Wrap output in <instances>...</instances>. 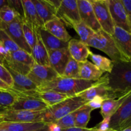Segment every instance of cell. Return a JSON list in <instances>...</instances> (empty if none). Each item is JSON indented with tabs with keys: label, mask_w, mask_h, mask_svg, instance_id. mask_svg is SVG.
I'll list each match as a JSON object with an SVG mask.
<instances>
[{
	"label": "cell",
	"mask_w": 131,
	"mask_h": 131,
	"mask_svg": "<svg viewBox=\"0 0 131 131\" xmlns=\"http://www.w3.org/2000/svg\"><path fill=\"white\" fill-rule=\"evenodd\" d=\"M107 76V87L115 98L131 92V62L114 63L112 70Z\"/></svg>",
	"instance_id": "1"
},
{
	"label": "cell",
	"mask_w": 131,
	"mask_h": 131,
	"mask_svg": "<svg viewBox=\"0 0 131 131\" xmlns=\"http://www.w3.org/2000/svg\"><path fill=\"white\" fill-rule=\"evenodd\" d=\"M97 81L59 76L53 81L38 87V92L54 91L70 97H74L94 85Z\"/></svg>",
	"instance_id": "2"
},
{
	"label": "cell",
	"mask_w": 131,
	"mask_h": 131,
	"mask_svg": "<svg viewBox=\"0 0 131 131\" xmlns=\"http://www.w3.org/2000/svg\"><path fill=\"white\" fill-rule=\"evenodd\" d=\"M88 47L101 50L106 53L113 63L128 61L120 51L112 35L101 29L95 32L86 43Z\"/></svg>",
	"instance_id": "3"
},
{
	"label": "cell",
	"mask_w": 131,
	"mask_h": 131,
	"mask_svg": "<svg viewBox=\"0 0 131 131\" xmlns=\"http://www.w3.org/2000/svg\"><path fill=\"white\" fill-rule=\"evenodd\" d=\"M86 103L85 101L78 96L70 97L45 110L43 122L46 124L55 123L63 116L75 111Z\"/></svg>",
	"instance_id": "4"
},
{
	"label": "cell",
	"mask_w": 131,
	"mask_h": 131,
	"mask_svg": "<svg viewBox=\"0 0 131 131\" xmlns=\"http://www.w3.org/2000/svg\"><path fill=\"white\" fill-rule=\"evenodd\" d=\"M2 64L17 72L27 75L35 64V61L31 54L19 49L15 52L8 54Z\"/></svg>",
	"instance_id": "5"
},
{
	"label": "cell",
	"mask_w": 131,
	"mask_h": 131,
	"mask_svg": "<svg viewBox=\"0 0 131 131\" xmlns=\"http://www.w3.org/2000/svg\"><path fill=\"white\" fill-rule=\"evenodd\" d=\"M10 90L16 93L17 98L10 109L31 111H43L49 108L47 104L38 97V91L33 93H20Z\"/></svg>",
	"instance_id": "6"
},
{
	"label": "cell",
	"mask_w": 131,
	"mask_h": 131,
	"mask_svg": "<svg viewBox=\"0 0 131 131\" xmlns=\"http://www.w3.org/2000/svg\"><path fill=\"white\" fill-rule=\"evenodd\" d=\"M43 111H31L7 109L0 112L1 122H43Z\"/></svg>",
	"instance_id": "7"
},
{
	"label": "cell",
	"mask_w": 131,
	"mask_h": 131,
	"mask_svg": "<svg viewBox=\"0 0 131 131\" xmlns=\"http://www.w3.org/2000/svg\"><path fill=\"white\" fill-rule=\"evenodd\" d=\"M91 2L101 29L106 33L113 35L115 26L109 9L108 0H91Z\"/></svg>",
	"instance_id": "8"
},
{
	"label": "cell",
	"mask_w": 131,
	"mask_h": 131,
	"mask_svg": "<svg viewBox=\"0 0 131 131\" xmlns=\"http://www.w3.org/2000/svg\"><path fill=\"white\" fill-rule=\"evenodd\" d=\"M23 18L18 16L14 21L8 24L0 23V29L5 31L12 40L21 49L31 54L30 48L26 41L23 30Z\"/></svg>",
	"instance_id": "9"
},
{
	"label": "cell",
	"mask_w": 131,
	"mask_h": 131,
	"mask_svg": "<svg viewBox=\"0 0 131 131\" xmlns=\"http://www.w3.org/2000/svg\"><path fill=\"white\" fill-rule=\"evenodd\" d=\"M56 17L69 28L81 21L77 0H61L56 11Z\"/></svg>",
	"instance_id": "10"
},
{
	"label": "cell",
	"mask_w": 131,
	"mask_h": 131,
	"mask_svg": "<svg viewBox=\"0 0 131 131\" xmlns=\"http://www.w3.org/2000/svg\"><path fill=\"white\" fill-rule=\"evenodd\" d=\"M60 75L50 66L42 65L35 62L27 77L37 86L40 87L53 81Z\"/></svg>",
	"instance_id": "11"
},
{
	"label": "cell",
	"mask_w": 131,
	"mask_h": 131,
	"mask_svg": "<svg viewBox=\"0 0 131 131\" xmlns=\"http://www.w3.org/2000/svg\"><path fill=\"white\" fill-rule=\"evenodd\" d=\"M76 96L81 97L86 102H89L96 97H101L104 100L109 99H116L107 87V74L97 81L94 85L81 92Z\"/></svg>",
	"instance_id": "12"
},
{
	"label": "cell",
	"mask_w": 131,
	"mask_h": 131,
	"mask_svg": "<svg viewBox=\"0 0 131 131\" xmlns=\"http://www.w3.org/2000/svg\"><path fill=\"white\" fill-rule=\"evenodd\" d=\"M109 9L115 26L122 28L131 34V26L121 0H108Z\"/></svg>",
	"instance_id": "13"
},
{
	"label": "cell",
	"mask_w": 131,
	"mask_h": 131,
	"mask_svg": "<svg viewBox=\"0 0 131 131\" xmlns=\"http://www.w3.org/2000/svg\"><path fill=\"white\" fill-rule=\"evenodd\" d=\"M81 20L95 32L101 30V27L97 20L93 6L90 0H77Z\"/></svg>",
	"instance_id": "14"
},
{
	"label": "cell",
	"mask_w": 131,
	"mask_h": 131,
	"mask_svg": "<svg viewBox=\"0 0 131 131\" xmlns=\"http://www.w3.org/2000/svg\"><path fill=\"white\" fill-rule=\"evenodd\" d=\"M131 116V92L125 98L117 111L110 118V128L120 130L122 125Z\"/></svg>",
	"instance_id": "15"
},
{
	"label": "cell",
	"mask_w": 131,
	"mask_h": 131,
	"mask_svg": "<svg viewBox=\"0 0 131 131\" xmlns=\"http://www.w3.org/2000/svg\"><path fill=\"white\" fill-rule=\"evenodd\" d=\"M4 66L11 74L14 82L12 87L10 88V89L20 93H33L38 91V87L27 77V75L17 72L7 66Z\"/></svg>",
	"instance_id": "16"
},
{
	"label": "cell",
	"mask_w": 131,
	"mask_h": 131,
	"mask_svg": "<svg viewBox=\"0 0 131 131\" xmlns=\"http://www.w3.org/2000/svg\"><path fill=\"white\" fill-rule=\"evenodd\" d=\"M48 54L50 67L52 68L60 76H61L65 67L70 58L68 49L54 50L49 52Z\"/></svg>",
	"instance_id": "17"
},
{
	"label": "cell",
	"mask_w": 131,
	"mask_h": 131,
	"mask_svg": "<svg viewBox=\"0 0 131 131\" xmlns=\"http://www.w3.org/2000/svg\"><path fill=\"white\" fill-rule=\"evenodd\" d=\"M23 8V20L34 29L43 27V23L40 18L32 0L21 1Z\"/></svg>",
	"instance_id": "18"
},
{
	"label": "cell",
	"mask_w": 131,
	"mask_h": 131,
	"mask_svg": "<svg viewBox=\"0 0 131 131\" xmlns=\"http://www.w3.org/2000/svg\"><path fill=\"white\" fill-rule=\"evenodd\" d=\"M68 51L70 57L78 63L86 61L92 51L89 47L80 40L72 38L68 43Z\"/></svg>",
	"instance_id": "19"
},
{
	"label": "cell",
	"mask_w": 131,
	"mask_h": 131,
	"mask_svg": "<svg viewBox=\"0 0 131 131\" xmlns=\"http://www.w3.org/2000/svg\"><path fill=\"white\" fill-rule=\"evenodd\" d=\"M113 37L124 56L131 62V34L118 27H115Z\"/></svg>",
	"instance_id": "20"
},
{
	"label": "cell",
	"mask_w": 131,
	"mask_h": 131,
	"mask_svg": "<svg viewBox=\"0 0 131 131\" xmlns=\"http://www.w3.org/2000/svg\"><path fill=\"white\" fill-rule=\"evenodd\" d=\"M43 28L55 37L65 42L72 39L71 36L67 31L64 23L58 18H55L45 23Z\"/></svg>",
	"instance_id": "21"
},
{
	"label": "cell",
	"mask_w": 131,
	"mask_h": 131,
	"mask_svg": "<svg viewBox=\"0 0 131 131\" xmlns=\"http://www.w3.org/2000/svg\"><path fill=\"white\" fill-rule=\"evenodd\" d=\"M38 33L48 52L54 50L67 48L69 42H63L57 38L49 33L43 27L38 28Z\"/></svg>",
	"instance_id": "22"
},
{
	"label": "cell",
	"mask_w": 131,
	"mask_h": 131,
	"mask_svg": "<svg viewBox=\"0 0 131 131\" xmlns=\"http://www.w3.org/2000/svg\"><path fill=\"white\" fill-rule=\"evenodd\" d=\"M80 79L90 81H97L102 78L103 72L93 63L86 61L79 63Z\"/></svg>",
	"instance_id": "23"
},
{
	"label": "cell",
	"mask_w": 131,
	"mask_h": 131,
	"mask_svg": "<svg viewBox=\"0 0 131 131\" xmlns=\"http://www.w3.org/2000/svg\"><path fill=\"white\" fill-rule=\"evenodd\" d=\"M32 1L43 24L56 18V11L47 0H32Z\"/></svg>",
	"instance_id": "24"
},
{
	"label": "cell",
	"mask_w": 131,
	"mask_h": 131,
	"mask_svg": "<svg viewBox=\"0 0 131 131\" xmlns=\"http://www.w3.org/2000/svg\"><path fill=\"white\" fill-rule=\"evenodd\" d=\"M46 125V124L43 122H1L0 129L6 131H31L41 129Z\"/></svg>",
	"instance_id": "25"
},
{
	"label": "cell",
	"mask_w": 131,
	"mask_h": 131,
	"mask_svg": "<svg viewBox=\"0 0 131 131\" xmlns=\"http://www.w3.org/2000/svg\"><path fill=\"white\" fill-rule=\"evenodd\" d=\"M130 92H128L117 99H109L104 100L101 107V114L103 117V119L111 117V116H113L117 111L120 105L122 104L124 100Z\"/></svg>",
	"instance_id": "26"
},
{
	"label": "cell",
	"mask_w": 131,
	"mask_h": 131,
	"mask_svg": "<svg viewBox=\"0 0 131 131\" xmlns=\"http://www.w3.org/2000/svg\"><path fill=\"white\" fill-rule=\"evenodd\" d=\"M31 55L36 63L50 66L48 52L40 37L38 33V29H37V42L31 50Z\"/></svg>",
	"instance_id": "27"
},
{
	"label": "cell",
	"mask_w": 131,
	"mask_h": 131,
	"mask_svg": "<svg viewBox=\"0 0 131 131\" xmlns=\"http://www.w3.org/2000/svg\"><path fill=\"white\" fill-rule=\"evenodd\" d=\"M38 97L46 102L49 107L55 106L70 98V96L54 91H42L38 92Z\"/></svg>",
	"instance_id": "28"
},
{
	"label": "cell",
	"mask_w": 131,
	"mask_h": 131,
	"mask_svg": "<svg viewBox=\"0 0 131 131\" xmlns=\"http://www.w3.org/2000/svg\"><path fill=\"white\" fill-rule=\"evenodd\" d=\"M92 109L86 104L75 111V127L79 128H86L90 120Z\"/></svg>",
	"instance_id": "29"
},
{
	"label": "cell",
	"mask_w": 131,
	"mask_h": 131,
	"mask_svg": "<svg viewBox=\"0 0 131 131\" xmlns=\"http://www.w3.org/2000/svg\"><path fill=\"white\" fill-rule=\"evenodd\" d=\"M89 57L93 63L102 72H107V74L111 72L113 67L114 63L110 59L92 52L90 53Z\"/></svg>",
	"instance_id": "30"
},
{
	"label": "cell",
	"mask_w": 131,
	"mask_h": 131,
	"mask_svg": "<svg viewBox=\"0 0 131 131\" xmlns=\"http://www.w3.org/2000/svg\"><path fill=\"white\" fill-rule=\"evenodd\" d=\"M17 98V94L9 89L0 90V112L10 108Z\"/></svg>",
	"instance_id": "31"
},
{
	"label": "cell",
	"mask_w": 131,
	"mask_h": 131,
	"mask_svg": "<svg viewBox=\"0 0 131 131\" xmlns=\"http://www.w3.org/2000/svg\"><path fill=\"white\" fill-rule=\"evenodd\" d=\"M72 28H74L79 36L80 40L84 42L86 44L88 40L93 35L95 31L92 29H91L89 26L84 24L83 22L81 20L79 23H76L73 26Z\"/></svg>",
	"instance_id": "32"
},
{
	"label": "cell",
	"mask_w": 131,
	"mask_h": 131,
	"mask_svg": "<svg viewBox=\"0 0 131 131\" xmlns=\"http://www.w3.org/2000/svg\"><path fill=\"white\" fill-rule=\"evenodd\" d=\"M61 77L73 79H80L79 63L70 57Z\"/></svg>",
	"instance_id": "33"
},
{
	"label": "cell",
	"mask_w": 131,
	"mask_h": 131,
	"mask_svg": "<svg viewBox=\"0 0 131 131\" xmlns=\"http://www.w3.org/2000/svg\"><path fill=\"white\" fill-rule=\"evenodd\" d=\"M0 43L4 47L8 54L15 52L20 49L9 37L8 35L5 31L1 29H0Z\"/></svg>",
	"instance_id": "34"
},
{
	"label": "cell",
	"mask_w": 131,
	"mask_h": 131,
	"mask_svg": "<svg viewBox=\"0 0 131 131\" xmlns=\"http://www.w3.org/2000/svg\"><path fill=\"white\" fill-rule=\"evenodd\" d=\"M37 29H36L31 27L30 26L28 25L23 20V30L24 38H25L27 43L30 47L31 50L33 48L35 45L36 42H37Z\"/></svg>",
	"instance_id": "35"
},
{
	"label": "cell",
	"mask_w": 131,
	"mask_h": 131,
	"mask_svg": "<svg viewBox=\"0 0 131 131\" xmlns=\"http://www.w3.org/2000/svg\"><path fill=\"white\" fill-rule=\"evenodd\" d=\"M18 16L20 15L9 6H5L0 9V23L8 24L14 21Z\"/></svg>",
	"instance_id": "36"
},
{
	"label": "cell",
	"mask_w": 131,
	"mask_h": 131,
	"mask_svg": "<svg viewBox=\"0 0 131 131\" xmlns=\"http://www.w3.org/2000/svg\"><path fill=\"white\" fill-rule=\"evenodd\" d=\"M56 124L61 129H69L75 127V111L69 115H66L56 121Z\"/></svg>",
	"instance_id": "37"
},
{
	"label": "cell",
	"mask_w": 131,
	"mask_h": 131,
	"mask_svg": "<svg viewBox=\"0 0 131 131\" xmlns=\"http://www.w3.org/2000/svg\"><path fill=\"white\" fill-rule=\"evenodd\" d=\"M0 79L5 82L8 86H9L10 88L12 87L14 82L11 74H10L7 69L1 63H0Z\"/></svg>",
	"instance_id": "38"
},
{
	"label": "cell",
	"mask_w": 131,
	"mask_h": 131,
	"mask_svg": "<svg viewBox=\"0 0 131 131\" xmlns=\"http://www.w3.org/2000/svg\"><path fill=\"white\" fill-rule=\"evenodd\" d=\"M8 6L15 10L23 18V8L21 1L17 0H9Z\"/></svg>",
	"instance_id": "39"
},
{
	"label": "cell",
	"mask_w": 131,
	"mask_h": 131,
	"mask_svg": "<svg viewBox=\"0 0 131 131\" xmlns=\"http://www.w3.org/2000/svg\"><path fill=\"white\" fill-rule=\"evenodd\" d=\"M104 101L103 98L101 97H96L92 100L86 103L87 106H89L90 108L92 109V110H94L95 109L101 108L102 106V102Z\"/></svg>",
	"instance_id": "40"
},
{
	"label": "cell",
	"mask_w": 131,
	"mask_h": 131,
	"mask_svg": "<svg viewBox=\"0 0 131 131\" xmlns=\"http://www.w3.org/2000/svg\"><path fill=\"white\" fill-rule=\"evenodd\" d=\"M110 118L111 117L106 118H104L103 120L97 126H96V129L98 131H106L108 130L110 128Z\"/></svg>",
	"instance_id": "41"
},
{
	"label": "cell",
	"mask_w": 131,
	"mask_h": 131,
	"mask_svg": "<svg viewBox=\"0 0 131 131\" xmlns=\"http://www.w3.org/2000/svg\"><path fill=\"white\" fill-rule=\"evenodd\" d=\"M122 3L128 16L131 15V0H121Z\"/></svg>",
	"instance_id": "42"
},
{
	"label": "cell",
	"mask_w": 131,
	"mask_h": 131,
	"mask_svg": "<svg viewBox=\"0 0 131 131\" xmlns=\"http://www.w3.org/2000/svg\"><path fill=\"white\" fill-rule=\"evenodd\" d=\"M61 131H96V127L93 128H79L74 127L69 128V129H62Z\"/></svg>",
	"instance_id": "43"
},
{
	"label": "cell",
	"mask_w": 131,
	"mask_h": 131,
	"mask_svg": "<svg viewBox=\"0 0 131 131\" xmlns=\"http://www.w3.org/2000/svg\"><path fill=\"white\" fill-rule=\"evenodd\" d=\"M47 1L56 11H57L58 9L59 8L61 3V1L60 0H47Z\"/></svg>",
	"instance_id": "44"
},
{
	"label": "cell",
	"mask_w": 131,
	"mask_h": 131,
	"mask_svg": "<svg viewBox=\"0 0 131 131\" xmlns=\"http://www.w3.org/2000/svg\"><path fill=\"white\" fill-rule=\"evenodd\" d=\"M49 131H61L62 129L56 124V123H51L47 124Z\"/></svg>",
	"instance_id": "45"
},
{
	"label": "cell",
	"mask_w": 131,
	"mask_h": 131,
	"mask_svg": "<svg viewBox=\"0 0 131 131\" xmlns=\"http://www.w3.org/2000/svg\"><path fill=\"white\" fill-rule=\"evenodd\" d=\"M7 54V52L5 51L4 47H3L1 45V43H0V63H2V62L4 60V58H5V57Z\"/></svg>",
	"instance_id": "46"
},
{
	"label": "cell",
	"mask_w": 131,
	"mask_h": 131,
	"mask_svg": "<svg viewBox=\"0 0 131 131\" xmlns=\"http://www.w3.org/2000/svg\"><path fill=\"white\" fill-rule=\"evenodd\" d=\"M130 126H131V116L129 118V119H128V120H127V121L125 122L122 125L121 127H120V130L119 131H121L122 130H123V129H125V128L127 127H129Z\"/></svg>",
	"instance_id": "47"
},
{
	"label": "cell",
	"mask_w": 131,
	"mask_h": 131,
	"mask_svg": "<svg viewBox=\"0 0 131 131\" xmlns=\"http://www.w3.org/2000/svg\"><path fill=\"white\" fill-rule=\"evenodd\" d=\"M9 86H8L5 82L3 81L1 79H0V90H8L10 89Z\"/></svg>",
	"instance_id": "48"
},
{
	"label": "cell",
	"mask_w": 131,
	"mask_h": 131,
	"mask_svg": "<svg viewBox=\"0 0 131 131\" xmlns=\"http://www.w3.org/2000/svg\"><path fill=\"white\" fill-rule=\"evenodd\" d=\"M5 6H8V0H0V9Z\"/></svg>",
	"instance_id": "49"
},
{
	"label": "cell",
	"mask_w": 131,
	"mask_h": 131,
	"mask_svg": "<svg viewBox=\"0 0 131 131\" xmlns=\"http://www.w3.org/2000/svg\"><path fill=\"white\" fill-rule=\"evenodd\" d=\"M31 131H49L48 127H47V124H46V126H44L43 127L41 128V129H37V130H31Z\"/></svg>",
	"instance_id": "50"
},
{
	"label": "cell",
	"mask_w": 131,
	"mask_h": 131,
	"mask_svg": "<svg viewBox=\"0 0 131 131\" xmlns=\"http://www.w3.org/2000/svg\"><path fill=\"white\" fill-rule=\"evenodd\" d=\"M121 131H131V126L129 127L125 128V129H123V130H122Z\"/></svg>",
	"instance_id": "51"
},
{
	"label": "cell",
	"mask_w": 131,
	"mask_h": 131,
	"mask_svg": "<svg viewBox=\"0 0 131 131\" xmlns=\"http://www.w3.org/2000/svg\"><path fill=\"white\" fill-rule=\"evenodd\" d=\"M96 131H98V130H97V129H96ZM106 131H116V130H114V129H109L108 130H106Z\"/></svg>",
	"instance_id": "52"
},
{
	"label": "cell",
	"mask_w": 131,
	"mask_h": 131,
	"mask_svg": "<svg viewBox=\"0 0 131 131\" xmlns=\"http://www.w3.org/2000/svg\"><path fill=\"white\" fill-rule=\"evenodd\" d=\"M129 21H130V26H131V15H129Z\"/></svg>",
	"instance_id": "53"
},
{
	"label": "cell",
	"mask_w": 131,
	"mask_h": 131,
	"mask_svg": "<svg viewBox=\"0 0 131 131\" xmlns=\"http://www.w3.org/2000/svg\"><path fill=\"white\" fill-rule=\"evenodd\" d=\"M0 131H6V130H3V129H0Z\"/></svg>",
	"instance_id": "54"
},
{
	"label": "cell",
	"mask_w": 131,
	"mask_h": 131,
	"mask_svg": "<svg viewBox=\"0 0 131 131\" xmlns=\"http://www.w3.org/2000/svg\"><path fill=\"white\" fill-rule=\"evenodd\" d=\"M0 123H1V120H0Z\"/></svg>",
	"instance_id": "55"
}]
</instances>
